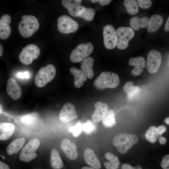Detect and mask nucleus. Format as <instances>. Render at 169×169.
I'll use <instances>...</instances> for the list:
<instances>
[{"label":"nucleus","mask_w":169,"mask_h":169,"mask_svg":"<svg viewBox=\"0 0 169 169\" xmlns=\"http://www.w3.org/2000/svg\"><path fill=\"white\" fill-rule=\"evenodd\" d=\"M21 18L18 26L19 32L23 37L29 38L38 29V21L35 16L32 15H23Z\"/></svg>","instance_id":"nucleus-1"},{"label":"nucleus","mask_w":169,"mask_h":169,"mask_svg":"<svg viewBox=\"0 0 169 169\" xmlns=\"http://www.w3.org/2000/svg\"><path fill=\"white\" fill-rule=\"evenodd\" d=\"M139 138L136 134H128L125 133H120L115 136L113 140V144L117 147V151L124 154L128 150L138 141Z\"/></svg>","instance_id":"nucleus-2"},{"label":"nucleus","mask_w":169,"mask_h":169,"mask_svg":"<svg viewBox=\"0 0 169 169\" xmlns=\"http://www.w3.org/2000/svg\"><path fill=\"white\" fill-rule=\"evenodd\" d=\"M120 82L118 75L110 72L101 73L94 81V85L97 88H115L118 86Z\"/></svg>","instance_id":"nucleus-3"},{"label":"nucleus","mask_w":169,"mask_h":169,"mask_svg":"<svg viewBox=\"0 0 169 169\" xmlns=\"http://www.w3.org/2000/svg\"><path fill=\"white\" fill-rule=\"evenodd\" d=\"M56 74L55 66L52 64H48L39 70L35 77V83L37 87H43L50 82L54 78Z\"/></svg>","instance_id":"nucleus-4"},{"label":"nucleus","mask_w":169,"mask_h":169,"mask_svg":"<svg viewBox=\"0 0 169 169\" xmlns=\"http://www.w3.org/2000/svg\"><path fill=\"white\" fill-rule=\"evenodd\" d=\"M93 49L94 46L91 43L81 44L72 51L70 56V59L74 63L82 61L90 55Z\"/></svg>","instance_id":"nucleus-5"},{"label":"nucleus","mask_w":169,"mask_h":169,"mask_svg":"<svg viewBox=\"0 0 169 169\" xmlns=\"http://www.w3.org/2000/svg\"><path fill=\"white\" fill-rule=\"evenodd\" d=\"M40 145L39 140L33 138L30 140L21 150L19 156V159L28 162L36 158V151Z\"/></svg>","instance_id":"nucleus-6"},{"label":"nucleus","mask_w":169,"mask_h":169,"mask_svg":"<svg viewBox=\"0 0 169 169\" xmlns=\"http://www.w3.org/2000/svg\"><path fill=\"white\" fill-rule=\"evenodd\" d=\"M19 56L20 61L23 64L28 65L36 59L40 54L39 48L35 44H30L25 46Z\"/></svg>","instance_id":"nucleus-7"},{"label":"nucleus","mask_w":169,"mask_h":169,"mask_svg":"<svg viewBox=\"0 0 169 169\" xmlns=\"http://www.w3.org/2000/svg\"><path fill=\"white\" fill-rule=\"evenodd\" d=\"M78 23L70 16L63 15L58 20V29L62 33L68 34L75 32L78 29Z\"/></svg>","instance_id":"nucleus-8"},{"label":"nucleus","mask_w":169,"mask_h":169,"mask_svg":"<svg viewBox=\"0 0 169 169\" xmlns=\"http://www.w3.org/2000/svg\"><path fill=\"white\" fill-rule=\"evenodd\" d=\"M116 32L119 36L117 44V48L121 50L126 49L128 46L129 42L134 36V31L130 27H121L117 29Z\"/></svg>","instance_id":"nucleus-9"},{"label":"nucleus","mask_w":169,"mask_h":169,"mask_svg":"<svg viewBox=\"0 0 169 169\" xmlns=\"http://www.w3.org/2000/svg\"><path fill=\"white\" fill-rule=\"evenodd\" d=\"M104 43L105 46L108 49H111L117 46L118 35L116 31L111 25L105 26L103 31Z\"/></svg>","instance_id":"nucleus-10"},{"label":"nucleus","mask_w":169,"mask_h":169,"mask_svg":"<svg viewBox=\"0 0 169 169\" xmlns=\"http://www.w3.org/2000/svg\"><path fill=\"white\" fill-rule=\"evenodd\" d=\"M162 56L158 51L153 49L148 53L147 56L146 67L148 71L154 74L158 70L162 61Z\"/></svg>","instance_id":"nucleus-11"},{"label":"nucleus","mask_w":169,"mask_h":169,"mask_svg":"<svg viewBox=\"0 0 169 169\" xmlns=\"http://www.w3.org/2000/svg\"><path fill=\"white\" fill-rule=\"evenodd\" d=\"M81 0H63L62 5L69 11L70 15L73 17H79L84 11L85 7L81 5Z\"/></svg>","instance_id":"nucleus-12"},{"label":"nucleus","mask_w":169,"mask_h":169,"mask_svg":"<svg viewBox=\"0 0 169 169\" xmlns=\"http://www.w3.org/2000/svg\"><path fill=\"white\" fill-rule=\"evenodd\" d=\"M77 116L75 107L70 103H65L59 114L60 120L65 123L77 118Z\"/></svg>","instance_id":"nucleus-13"},{"label":"nucleus","mask_w":169,"mask_h":169,"mask_svg":"<svg viewBox=\"0 0 169 169\" xmlns=\"http://www.w3.org/2000/svg\"><path fill=\"white\" fill-rule=\"evenodd\" d=\"M6 91L8 94L13 100H18L22 95V89L15 79L11 77L7 83Z\"/></svg>","instance_id":"nucleus-14"},{"label":"nucleus","mask_w":169,"mask_h":169,"mask_svg":"<svg viewBox=\"0 0 169 169\" xmlns=\"http://www.w3.org/2000/svg\"><path fill=\"white\" fill-rule=\"evenodd\" d=\"M60 147L66 156L71 160H74L78 157L77 147L75 144L67 139H63L60 144Z\"/></svg>","instance_id":"nucleus-15"},{"label":"nucleus","mask_w":169,"mask_h":169,"mask_svg":"<svg viewBox=\"0 0 169 169\" xmlns=\"http://www.w3.org/2000/svg\"><path fill=\"white\" fill-rule=\"evenodd\" d=\"M11 18L8 14L3 15L0 19V38L2 39H7L10 35L11 28L9 24Z\"/></svg>","instance_id":"nucleus-16"},{"label":"nucleus","mask_w":169,"mask_h":169,"mask_svg":"<svg viewBox=\"0 0 169 169\" xmlns=\"http://www.w3.org/2000/svg\"><path fill=\"white\" fill-rule=\"evenodd\" d=\"M84 158L86 163L95 169H100L101 165L94 151L89 148L86 149L84 153Z\"/></svg>","instance_id":"nucleus-17"},{"label":"nucleus","mask_w":169,"mask_h":169,"mask_svg":"<svg viewBox=\"0 0 169 169\" xmlns=\"http://www.w3.org/2000/svg\"><path fill=\"white\" fill-rule=\"evenodd\" d=\"M129 64L135 67L131 71V74L134 76L140 75L143 71V68L146 67V63L144 58L142 56L131 58L129 61Z\"/></svg>","instance_id":"nucleus-18"},{"label":"nucleus","mask_w":169,"mask_h":169,"mask_svg":"<svg viewBox=\"0 0 169 169\" xmlns=\"http://www.w3.org/2000/svg\"><path fill=\"white\" fill-rule=\"evenodd\" d=\"M95 110L93 112L92 118L94 122L97 123L102 119L108 110L106 103L101 101L97 102L95 104Z\"/></svg>","instance_id":"nucleus-19"},{"label":"nucleus","mask_w":169,"mask_h":169,"mask_svg":"<svg viewBox=\"0 0 169 169\" xmlns=\"http://www.w3.org/2000/svg\"><path fill=\"white\" fill-rule=\"evenodd\" d=\"M15 126L10 123H0V140H6L9 138L14 133Z\"/></svg>","instance_id":"nucleus-20"},{"label":"nucleus","mask_w":169,"mask_h":169,"mask_svg":"<svg viewBox=\"0 0 169 169\" xmlns=\"http://www.w3.org/2000/svg\"><path fill=\"white\" fill-rule=\"evenodd\" d=\"M71 74L74 76V85L77 88H79L84 84V82L87 79V76L81 69H78L74 67H72L70 69Z\"/></svg>","instance_id":"nucleus-21"},{"label":"nucleus","mask_w":169,"mask_h":169,"mask_svg":"<svg viewBox=\"0 0 169 169\" xmlns=\"http://www.w3.org/2000/svg\"><path fill=\"white\" fill-rule=\"evenodd\" d=\"M25 140L24 138H18L11 142L8 146L7 151L10 155L17 154L24 144Z\"/></svg>","instance_id":"nucleus-22"},{"label":"nucleus","mask_w":169,"mask_h":169,"mask_svg":"<svg viewBox=\"0 0 169 169\" xmlns=\"http://www.w3.org/2000/svg\"><path fill=\"white\" fill-rule=\"evenodd\" d=\"M163 22V18L161 15L157 14L153 15L149 19L147 31L150 33L156 32L161 26Z\"/></svg>","instance_id":"nucleus-23"},{"label":"nucleus","mask_w":169,"mask_h":169,"mask_svg":"<svg viewBox=\"0 0 169 169\" xmlns=\"http://www.w3.org/2000/svg\"><path fill=\"white\" fill-rule=\"evenodd\" d=\"M95 60L91 57H88L82 61L80 67L81 69L89 79H92L94 75L93 67Z\"/></svg>","instance_id":"nucleus-24"},{"label":"nucleus","mask_w":169,"mask_h":169,"mask_svg":"<svg viewBox=\"0 0 169 169\" xmlns=\"http://www.w3.org/2000/svg\"><path fill=\"white\" fill-rule=\"evenodd\" d=\"M105 157L109 162L105 161L104 165L106 169H118L120 162L117 156H115L110 152H107L105 155Z\"/></svg>","instance_id":"nucleus-25"},{"label":"nucleus","mask_w":169,"mask_h":169,"mask_svg":"<svg viewBox=\"0 0 169 169\" xmlns=\"http://www.w3.org/2000/svg\"><path fill=\"white\" fill-rule=\"evenodd\" d=\"M50 163L54 169H60L64 166L63 162L58 151L54 149L51 151Z\"/></svg>","instance_id":"nucleus-26"},{"label":"nucleus","mask_w":169,"mask_h":169,"mask_svg":"<svg viewBox=\"0 0 169 169\" xmlns=\"http://www.w3.org/2000/svg\"><path fill=\"white\" fill-rule=\"evenodd\" d=\"M123 90L126 94L128 98L130 99L138 94L140 89L139 86L134 85L133 82L128 81L124 85Z\"/></svg>","instance_id":"nucleus-27"},{"label":"nucleus","mask_w":169,"mask_h":169,"mask_svg":"<svg viewBox=\"0 0 169 169\" xmlns=\"http://www.w3.org/2000/svg\"><path fill=\"white\" fill-rule=\"evenodd\" d=\"M104 125L107 127L111 128L116 124L115 114L111 109H108L102 119Z\"/></svg>","instance_id":"nucleus-28"},{"label":"nucleus","mask_w":169,"mask_h":169,"mask_svg":"<svg viewBox=\"0 0 169 169\" xmlns=\"http://www.w3.org/2000/svg\"><path fill=\"white\" fill-rule=\"evenodd\" d=\"M123 3L127 12L130 14L134 15L138 13L139 5L136 1L125 0L124 1Z\"/></svg>","instance_id":"nucleus-29"},{"label":"nucleus","mask_w":169,"mask_h":169,"mask_svg":"<svg viewBox=\"0 0 169 169\" xmlns=\"http://www.w3.org/2000/svg\"><path fill=\"white\" fill-rule=\"evenodd\" d=\"M157 128L154 126L150 127L145 133L147 140L151 143H155L159 137L157 131Z\"/></svg>","instance_id":"nucleus-30"},{"label":"nucleus","mask_w":169,"mask_h":169,"mask_svg":"<svg viewBox=\"0 0 169 169\" xmlns=\"http://www.w3.org/2000/svg\"><path fill=\"white\" fill-rule=\"evenodd\" d=\"M95 14L94 9L91 7H87L85 8L84 12L78 17L83 18L86 21H90L93 19Z\"/></svg>","instance_id":"nucleus-31"},{"label":"nucleus","mask_w":169,"mask_h":169,"mask_svg":"<svg viewBox=\"0 0 169 169\" xmlns=\"http://www.w3.org/2000/svg\"><path fill=\"white\" fill-rule=\"evenodd\" d=\"M82 130V124L80 123H79L69 128V131L72 133L74 137H77L80 135Z\"/></svg>","instance_id":"nucleus-32"},{"label":"nucleus","mask_w":169,"mask_h":169,"mask_svg":"<svg viewBox=\"0 0 169 169\" xmlns=\"http://www.w3.org/2000/svg\"><path fill=\"white\" fill-rule=\"evenodd\" d=\"M35 119L36 116L34 114H28L22 116L21 120L26 124L31 125L33 123Z\"/></svg>","instance_id":"nucleus-33"},{"label":"nucleus","mask_w":169,"mask_h":169,"mask_svg":"<svg viewBox=\"0 0 169 169\" xmlns=\"http://www.w3.org/2000/svg\"><path fill=\"white\" fill-rule=\"evenodd\" d=\"M141 18L137 17L132 18L130 21V25L131 28L135 30H138L140 28Z\"/></svg>","instance_id":"nucleus-34"},{"label":"nucleus","mask_w":169,"mask_h":169,"mask_svg":"<svg viewBox=\"0 0 169 169\" xmlns=\"http://www.w3.org/2000/svg\"><path fill=\"white\" fill-rule=\"evenodd\" d=\"M82 126V129L87 133L92 132L95 129L94 125L89 120H87L85 122Z\"/></svg>","instance_id":"nucleus-35"},{"label":"nucleus","mask_w":169,"mask_h":169,"mask_svg":"<svg viewBox=\"0 0 169 169\" xmlns=\"http://www.w3.org/2000/svg\"><path fill=\"white\" fill-rule=\"evenodd\" d=\"M137 2L139 6L142 9H148L152 4V1L150 0H138Z\"/></svg>","instance_id":"nucleus-36"},{"label":"nucleus","mask_w":169,"mask_h":169,"mask_svg":"<svg viewBox=\"0 0 169 169\" xmlns=\"http://www.w3.org/2000/svg\"><path fill=\"white\" fill-rule=\"evenodd\" d=\"M161 166L163 169H169V155H167L162 158Z\"/></svg>","instance_id":"nucleus-37"},{"label":"nucleus","mask_w":169,"mask_h":169,"mask_svg":"<svg viewBox=\"0 0 169 169\" xmlns=\"http://www.w3.org/2000/svg\"><path fill=\"white\" fill-rule=\"evenodd\" d=\"M149 19L146 16H145L141 18L140 21V27L144 28L147 26Z\"/></svg>","instance_id":"nucleus-38"},{"label":"nucleus","mask_w":169,"mask_h":169,"mask_svg":"<svg viewBox=\"0 0 169 169\" xmlns=\"http://www.w3.org/2000/svg\"><path fill=\"white\" fill-rule=\"evenodd\" d=\"M17 76L19 78L28 79L30 77V74L29 72L27 71L23 72H19L17 74Z\"/></svg>","instance_id":"nucleus-39"},{"label":"nucleus","mask_w":169,"mask_h":169,"mask_svg":"<svg viewBox=\"0 0 169 169\" xmlns=\"http://www.w3.org/2000/svg\"><path fill=\"white\" fill-rule=\"evenodd\" d=\"M157 129V132L160 136H161L166 130V126L164 125H160Z\"/></svg>","instance_id":"nucleus-40"},{"label":"nucleus","mask_w":169,"mask_h":169,"mask_svg":"<svg viewBox=\"0 0 169 169\" xmlns=\"http://www.w3.org/2000/svg\"><path fill=\"white\" fill-rule=\"evenodd\" d=\"M0 169H10V168L7 164L0 161Z\"/></svg>","instance_id":"nucleus-41"},{"label":"nucleus","mask_w":169,"mask_h":169,"mask_svg":"<svg viewBox=\"0 0 169 169\" xmlns=\"http://www.w3.org/2000/svg\"><path fill=\"white\" fill-rule=\"evenodd\" d=\"M158 140L160 143L162 145L165 144L167 141L166 138L162 136L159 137Z\"/></svg>","instance_id":"nucleus-42"},{"label":"nucleus","mask_w":169,"mask_h":169,"mask_svg":"<svg viewBox=\"0 0 169 169\" xmlns=\"http://www.w3.org/2000/svg\"><path fill=\"white\" fill-rule=\"evenodd\" d=\"M111 1V0H100L98 1V2H99L100 5L102 6H104L105 5H108Z\"/></svg>","instance_id":"nucleus-43"},{"label":"nucleus","mask_w":169,"mask_h":169,"mask_svg":"<svg viewBox=\"0 0 169 169\" xmlns=\"http://www.w3.org/2000/svg\"><path fill=\"white\" fill-rule=\"evenodd\" d=\"M121 169H136L132 167L131 165L128 164H124L122 166Z\"/></svg>","instance_id":"nucleus-44"},{"label":"nucleus","mask_w":169,"mask_h":169,"mask_svg":"<svg viewBox=\"0 0 169 169\" xmlns=\"http://www.w3.org/2000/svg\"><path fill=\"white\" fill-rule=\"evenodd\" d=\"M164 30L166 31V32H168L169 31V17H168L166 23L164 28Z\"/></svg>","instance_id":"nucleus-45"},{"label":"nucleus","mask_w":169,"mask_h":169,"mask_svg":"<svg viewBox=\"0 0 169 169\" xmlns=\"http://www.w3.org/2000/svg\"><path fill=\"white\" fill-rule=\"evenodd\" d=\"M3 48L1 44L0 43V57L3 55Z\"/></svg>","instance_id":"nucleus-46"},{"label":"nucleus","mask_w":169,"mask_h":169,"mask_svg":"<svg viewBox=\"0 0 169 169\" xmlns=\"http://www.w3.org/2000/svg\"><path fill=\"white\" fill-rule=\"evenodd\" d=\"M81 169H95L91 167L85 166L82 167Z\"/></svg>","instance_id":"nucleus-47"},{"label":"nucleus","mask_w":169,"mask_h":169,"mask_svg":"<svg viewBox=\"0 0 169 169\" xmlns=\"http://www.w3.org/2000/svg\"><path fill=\"white\" fill-rule=\"evenodd\" d=\"M3 106L2 105V104L0 103V115L2 113V112L3 110Z\"/></svg>","instance_id":"nucleus-48"},{"label":"nucleus","mask_w":169,"mask_h":169,"mask_svg":"<svg viewBox=\"0 0 169 169\" xmlns=\"http://www.w3.org/2000/svg\"><path fill=\"white\" fill-rule=\"evenodd\" d=\"M165 121L166 124L169 125V118L167 117L165 119Z\"/></svg>","instance_id":"nucleus-49"},{"label":"nucleus","mask_w":169,"mask_h":169,"mask_svg":"<svg viewBox=\"0 0 169 169\" xmlns=\"http://www.w3.org/2000/svg\"><path fill=\"white\" fill-rule=\"evenodd\" d=\"M99 0H92L91 1V2L94 3H96L98 2Z\"/></svg>","instance_id":"nucleus-50"},{"label":"nucleus","mask_w":169,"mask_h":169,"mask_svg":"<svg viewBox=\"0 0 169 169\" xmlns=\"http://www.w3.org/2000/svg\"><path fill=\"white\" fill-rule=\"evenodd\" d=\"M138 169H142L141 167L140 166H138L137 167Z\"/></svg>","instance_id":"nucleus-51"},{"label":"nucleus","mask_w":169,"mask_h":169,"mask_svg":"<svg viewBox=\"0 0 169 169\" xmlns=\"http://www.w3.org/2000/svg\"><path fill=\"white\" fill-rule=\"evenodd\" d=\"M0 156H2L3 158L4 159V157L2 155H1Z\"/></svg>","instance_id":"nucleus-52"},{"label":"nucleus","mask_w":169,"mask_h":169,"mask_svg":"<svg viewBox=\"0 0 169 169\" xmlns=\"http://www.w3.org/2000/svg\"><path fill=\"white\" fill-rule=\"evenodd\" d=\"M104 28H105V26H104V27H103V28L104 29Z\"/></svg>","instance_id":"nucleus-53"}]
</instances>
